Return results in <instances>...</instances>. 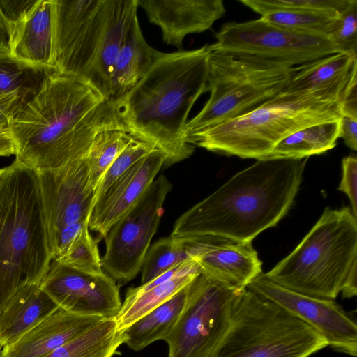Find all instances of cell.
<instances>
[{
	"mask_svg": "<svg viewBox=\"0 0 357 357\" xmlns=\"http://www.w3.org/2000/svg\"><path fill=\"white\" fill-rule=\"evenodd\" d=\"M15 159L35 171L86 157L96 136L119 128L112 103L87 82L50 72L9 123Z\"/></svg>",
	"mask_w": 357,
	"mask_h": 357,
	"instance_id": "cell-1",
	"label": "cell"
},
{
	"mask_svg": "<svg viewBox=\"0 0 357 357\" xmlns=\"http://www.w3.org/2000/svg\"><path fill=\"white\" fill-rule=\"evenodd\" d=\"M210 52V45H205L162 53L132 89L112 102L119 128L161 151L165 166L182 161L194 151L184 129L195 102L207 91Z\"/></svg>",
	"mask_w": 357,
	"mask_h": 357,
	"instance_id": "cell-2",
	"label": "cell"
},
{
	"mask_svg": "<svg viewBox=\"0 0 357 357\" xmlns=\"http://www.w3.org/2000/svg\"><path fill=\"white\" fill-rule=\"evenodd\" d=\"M307 158L260 159L238 172L176 221L171 236L252 242L291 208Z\"/></svg>",
	"mask_w": 357,
	"mask_h": 357,
	"instance_id": "cell-3",
	"label": "cell"
},
{
	"mask_svg": "<svg viewBox=\"0 0 357 357\" xmlns=\"http://www.w3.org/2000/svg\"><path fill=\"white\" fill-rule=\"evenodd\" d=\"M346 97L331 90H282L251 112L195 135L188 143L226 155L264 159L292 133L339 120Z\"/></svg>",
	"mask_w": 357,
	"mask_h": 357,
	"instance_id": "cell-4",
	"label": "cell"
},
{
	"mask_svg": "<svg viewBox=\"0 0 357 357\" xmlns=\"http://www.w3.org/2000/svg\"><path fill=\"white\" fill-rule=\"evenodd\" d=\"M52 261L36 172L15 159L0 183V312L21 287L40 284Z\"/></svg>",
	"mask_w": 357,
	"mask_h": 357,
	"instance_id": "cell-5",
	"label": "cell"
},
{
	"mask_svg": "<svg viewBox=\"0 0 357 357\" xmlns=\"http://www.w3.org/2000/svg\"><path fill=\"white\" fill-rule=\"evenodd\" d=\"M274 283L311 297L357 294V218L349 206L326 207L296 248L264 273Z\"/></svg>",
	"mask_w": 357,
	"mask_h": 357,
	"instance_id": "cell-6",
	"label": "cell"
},
{
	"mask_svg": "<svg viewBox=\"0 0 357 357\" xmlns=\"http://www.w3.org/2000/svg\"><path fill=\"white\" fill-rule=\"evenodd\" d=\"M294 67L278 60L211 50L206 83L210 97L185 125L188 143L195 135L244 115L273 98L284 89Z\"/></svg>",
	"mask_w": 357,
	"mask_h": 357,
	"instance_id": "cell-7",
	"label": "cell"
},
{
	"mask_svg": "<svg viewBox=\"0 0 357 357\" xmlns=\"http://www.w3.org/2000/svg\"><path fill=\"white\" fill-rule=\"evenodd\" d=\"M327 346L325 338L303 321L245 289L210 357H310Z\"/></svg>",
	"mask_w": 357,
	"mask_h": 357,
	"instance_id": "cell-8",
	"label": "cell"
},
{
	"mask_svg": "<svg viewBox=\"0 0 357 357\" xmlns=\"http://www.w3.org/2000/svg\"><path fill=\"white\" fill-rule=\"evenodd\" d=\"M204 273L187 285L184 308L164 340L167 357H210L229 326L241 291Z\"/></svg>",
	"mask_w": 357,
	"mask_h": 357,
	"instance_id": "cell-9",
	"label": "cell"
},
{
	"mask_svg": "<svg viewBox=\"0 0 357 357\" xmlns=\"http://www.w3.org/2000/svg\"><path fill=\"white\" fill-rule=\"evenodd\" d=\"M171 188L168 179L163 174L160 175L108 231L104 238L106 250L101 264L102 269L114 280L128 282L141 271Z\"/></svg>",
	"mask_w": 357,
	"mask_h": 357,
	"instance_id": "cell-10",
	"label": "cell"
},
{
	"mask_svg": "<svg viewBox=\"0 0 357 357\" xmlns=\"http://www.w3.org/2000/svg\"><path fill=\"white\" fill-rule=\"evenodd\" d=\"M211 50L252 55L293 66L341 52L327 36L301 34L272 24L262 17L227 22L215 33Z\"/></svg>",
	"mask_w": 357,
	"mask_h": 357,
	"instance_id": "cell-11",
	"label": "cell"
},
{
	"mask_svg": "<svg viewBox=\"0 0 357 357\" xmlns=\"http://www.w3.org/2000/svg\"><path fill=\"white\" fill-rule=\"evenodd\" d=\"M54 3L55 70L84 80L105 28L109 0H54Z\"/></svg>",
	"mask_w": 357,
	"mask_h": 357,
	"instance_id": "cell-12",
	"label": "cell"
},
{
	"mask_svg": "<svg viewBox=\"0 0 357 357\" xmlns=\"http://www.w3.org/2000/svg\"><path fill=\"white\" fill-rule=\"evenodd\" d=\"M87 155L58 168L36 171L50 250L63 229L89 221L95 190Z\"/></svg>",
	"mask_w": 357,
	"mask_h": 357,
	"instance_id": "cell-13",
	"label": "cell"
},
{
	"mask_svg": "<svg viewBox=\"0 0 357 357\" xmlns=\"http://www.w3.org/2000/svg\"><path fill=\"white\" fill-rule=\"evenodd\" d=\"M246 289L273 301L317 331L334 350L356 357V321L333 300L311 297L282 287L264 273L254 278Z\"/></svg>",
	"mask_w": 357,
	"mask_h": 357,
	"instance_id": "cell-14",
	"label": "cell"
},
{
	"mask_svg": "<svg viewBox=\"0 0 357 357\" xmlns=\"http://www.w3.org/2000/svg\"><path fill=\"white\" fill-rule=\"evenodd\" d=\"M40 287L59 307L82 316L114 318L122 304L119 287L105 272H86L54 261Z\"/></svg>",
	"mask_w": 357,
	"mask_h": 357,
	"instance_id": "cell-15",
	"label": "cell"
},
{
	"mask_svg": "<svg viewBox=\"0 0 357 357\" xmlns=\"http://www.w3.org/2000/svg\"><path fill=\"white\" fill-rule=\"evenodd\" d=\"M201 272L238 289L262 273L252 242H236L214 236L181 238Z\"/></svg>",
	"mask_w": 357,
	"mask_h": 357,
	"instance_id": "cell-16",
	"label": "cell"
},
{
	"mask_svg": "<svg viewBox=\"0 0 357 357\" xmlns=\"http://www.w3.org/2000/svg\"><path fill=\"white\" fill-rule=\"evenodd\" d=\"M165 156L155 150L135 163L98 196L89 217V228L105 238L109 229L144 195L165 166Z\"/></svg>",
	"mask_w": 357,
	"mask_h": 357,
	"instance_id": "cell-17",
	"label": "cell"
},
{
	"mask_svg": "<svg viewBox=\"0 0 357 357\" xmlns=\"http://www.w3.org/2000/svg\"><path fill=\"white\" fill-rule=\"evenodd\" d=\"M163 41L181 49L184 38L210 29L226 12L222 0H137Z\"/></svg>",
	"mask_w": 357,
	"mask_h": 357,
	"instance_id": "cell-18",
	"label": "cell"
},
{
	"mask_svg": "<svg viewBox=\"0 0 357 357\" xmlns=\"http://www.w3.org/2000/svg\"><path fill=\"white\" fill-rule=\"evenodd\" d=\"M54 7V0H36L11 24L12 57L33 66L55 70Z\"/></svg>",
	"mask_w": 357,
	"mask_h": 357,
	"instance_id": "cell-19",
	"label": "cell"
},
{
	"mask_svg": "<svg viewBox=\"0 0 357 357\" xmlns=\"http://www.w3.org/2000/svg\"><path fill=\"white\" fill-rule=\"evenodd\" d=\"M102 319L59 307L16 342L1 349V357H45Z\"/></svg>",
	"mask_w": 357,
	"mask_h": 357,
	"instance_id": "cell-20",
	"label": "cell"
},
{
	"mask_svg": "<svg viewBox=\"0 0 357 357\" xmlns=\"http://www.w3.org/2000/svg\"><path fill=\"white\" fill-rule=\"evenodd\" d=\"M137 0H109L105 28L84 80L109 100L114 66L127 31L135 15Z\"/></svg>",
	"mask_w": 357,
	"mask_h": 357,
	"instance_id": "cell-21",
	"label": "cell"
},
{
	"mask_svg": "<svg viewBox=\"0 0 357 357\" xmlns=\"http://www.w3.org/2000/svg\"><path fill=\"white\" fill-rule=\"evenodd\" d=\"M357 54L337 52L294 66L283 90L357 91Z\"/></svg>",
	"mask_w": 357,
	"mask_h": 357,
	"instance_id": "cell-22",
	"label": "cell"
},
{
	"mask_svg": "<svg viewBox=\"0 0 357 357\" xmlns=\"http://www.w3.org/2000/svg\"><path fill=\"white\" fill-rule=\"evenodd\" d=\"M59 307L40 284L21 287L0 312V349L16 342Z\"/></svg>",
	"mask_w": 357,
	"mask_h": 357,
	"instance_id": "cell-23",
	"label": "cell"
},
{
	"mask_svg": "<svg viewBox=\"0 0 357 357\" xmlns=\"http://www.w3.org/2000/svg\"><path fill=\"white\" fill-rule=\"evenodd\" d=\"M162 53L146 43L137 14L135 15L114 66L107 101L115 102L126 94L146 75Z\"/></svg>",
	"mask_w": 357,
	"mask_h": 357,
	"instance_id": "cell-24",
	"label": "cell"
},
{
	"mask_svg": "<svg viewBox=\"0 0 357 357\" xmlns=\"http://www.w3.org/2000/svg\"><path fill=\"white\" fill-rule=\"evenodd\" d=\"M201 269L193 259L172 278L153 286L140 284L127 289L124 301L115 317L117 328L123 331L135 321L174 296L188 285Z\"/></svg>",
	"mask_w": 357,
	"mask_h": 357,
	"instance_id": "cell-25",
	"label": "cell"
},
{
	"mask_svg": "<svg viewBox=\"0 0 357 357\" xmlns=\"http://www.w3.org/2000/svg\"><path fill=\"white\" fill-rule=\"evenodd\" d=\"M186 297L187 285L124 329L123 344L138 351L157 340H164L177 322Z\"/></svg>",
	"mask_w": 357,
	"mask_h": 357,
	"instance_id": "cell-26",
	"label": "cell"
},
{
	"mask_svg": "<svg viewBox=\"0 0 357 357\" xmlns=\"http://www.w3.org/2000/svg\"><path fill=\"white\" fill-rule=\"evenodd\" d=\"M340 119L311 125L292 133L278 143L264 159L306 158L333 149L340 138Z\"/></svg>",
	"mask_w": 357,
	"mask_h": 357,
	"instance_id": "cell-27",
	"label": "cell"
},
{
	"mask_svg": "<svg viewBox=\"0 0 357 357\" xmlns=\"http://www.w3.org/2000/svg\"><path fill=\"white\" fill-rule=\"evenodd\" d=\"M122 344L115 317L103 319L45 357H112Z\"/></svg>",
	"mask_w": 357,
	"mask_h": 357,
	"instance_id": "cell-28",
	"label": "cell"
},
{
	"mask_svg": "<svg viewBox=\"0 0 357 357\" xmlns=\"http://www.w3.org/2000/svg\"><path fill=\"white\" fill-rule=\"evenodd\" d=\"M54 69L33 66L10 54L0 55V96L17 93L31 98Z\"/></svg>",
	"mask_w": 357,
	"mask_h": 357,
	"instance_id": "cell-29",
	"label": "cell"
},
{
	"mask_svg": "<svg viewBox=\"0 0 357 357\" xmlns=\"http://www.w3.org/2000/svg\"><path fill=\"white\" fill-rule=\"evenodd\" d=\"M191 259L192 256L181 238L170 235L159 239L149 248L144 258L141 267V284Z\"/></svg>",
	"mask_w": 357,
	"mask_h": 357,
	"instance_id": "cell-30",
	"label": "cell"
},
{
	"mask_svg": "<svg viewBox=\"0 0 357 357\" xmlns=\"http://www.w3.org/2000/svg\"><path fill=\"white\" fill-rule=\"evenodd\" d=\"M130 139L126 132L117 128L105 129L96 136L87 155L90 184L94 190L107 169Z\"/></svg>",
	"mask_w": 357,
	"mask_h": 357,
	"instance_id": "cell-31",
	"label": "cell"
},
{
	"mask_svg": "<svg viewBox=\"0 0 357 357\" xmlns=\"http://www.w3.org/2000/svg\"><path fill=\"white\" fill-rule=\"evenodd\" d=\"M261 17L288 31L305 35L327 37L337 18L286 9L271 10L263 14Z\"/></svg>",
	"mask_w": 357,
	"mask_h": 357,
	"instance_id": "cell-32",
	"label": "cell"
},
{
	"mask_svg": "<svg viewBox=\"0 0 357 357\" xmlns=\"http://www.w3.org/2000/svg\"><path fill=\"white\" fill-rule=\"evenodd\" d=\"M353 0H239L261 16L275 9L294 10L337 17Z\"/></svg>",
	"mask_w": 357,
	"mask_h": 357,
	"instance_id": "cell-33",
	"label": "cell"
},
{
	"mask_svg": "<svg viewBox=\"0 0 357 357\" xmlns=\"http://www.w3.org/2000/svg\"><path fill=\"white\" fill-rule=\"evenodd\" d=\"M83 228L73 238L64 253L56 260L58 263L86 272L103 273L97 241Z\"/></svg>",
	"mask_w": 357,
	"mask_h": 357,
	"instance_id": "cell-34",
	"label": "cell"
},
{
	"mask_svg": "<svg viewBox=\"0 0 357 357\" xmlns=\"http://www.w3.org/2000/svg\"><path fill=\"white\" fill-rule=\"evenodd\" d=\"M155 150L149 144L131 138L127 146L107 169L97 185L95 190V199L135 163Z\"/></svg>",
	"mask_w": 357,
	"mask_h": 357,
	"instance_id": "cell-35",
	"label": "cell"
},
{
	"mask_svg": "<svg viewBox=\"0 0 357 357\" xmlns=\"http://www.w3.org/2000/svg\"><path fill=\"white\" fill-rule=\"evenodd\" d=\"M328 37L341 52L357 54V0L335 19Z\"/></svg>",
	"mask_w": 357,
	"mask_h": 357,
	"instance_id": "cell-36",
	"label": "cell"
},
{
	"mask_svg": "<svg viewBox=\"0 0 357 357\" xmlns=\"http://www.w3.org/2000/svg\"><path fill=\"white\" fill-rule=\"evenodd\" d=\"M342 176L337 190L344 192L351 204V211L357 218V158L349 155L342 159Z\"/></svg>",
	"mask_w": 357,
	"mask_h": 357,
	"instance_id": "cell-37",
	"label": "cell"
},
{
	"mask_svg": "<svg viewBox=\"0 0 357 357\" xmlns=\"http://www.w3.org/2000/svg\"><path fill=\"white\" fill-rule=\"evenodd\" d=\"M29 99L17 93L0 96V125H9Z\"/></svg>",
	"mask_w": 357,
	"mask_h": 357,
	"instance_id": "cell-38",
	"label": "cell"
},
{
	"mask_svg": "<svg viewBox=\"0 0 357 357\" xmlns=\"http://www.w3.org/2000/svg\"><path fill=\"white\" fill-rule=\"evenodd\" d=\"M36 0H0V10L10 26Z\"/></svg>",
	"mask_w": 357,
	"mask_h": 357,
	"instance_id": "cell-39",
	"label": "cell"
},
{
	"mask_svg": "<svg viewBox=\"0 0 357 357\" xmlns=\"http://www.w3.org/2000/svg\"><path fill=\"white\" fill-rule=\"evenodd\" d=\"M340 137L353 151L357 150V119L342 115L340 119Z\"/></svg>",
	"mask_w": 357,
	"mask_h": 357,
	"instance_id": "cell-40",
	"label": "cell"
},
{
	"mask_svg": "<svg viewBox=\"0 0 357 357\" xmlns=\"http://www.w3.org/2000/svg\"><path fill=\"white\" fill-rule=\"evenodd\" d=\"M15 155V145L9 125H0V157Z\"/></svg>",
	"mask_w": 357,
	"mask_h": 357,
	"instance_id": "cell-41",
	"label": "cell"
},
{
	"mask_svg": "<svg viewBox=\"0 0 357 357\" xmlns=\"http://www.w3.org/2000/svg\"><path fill=\"white\" fill-rule=\"evenodd\" d=\"M11 26L0 10V55L10 54Z\"/></svg>",
	"mask_w": 357,
	"mask_h": 357,
	"instance_id": "cell-42",
	"label": "cell"
},
{
	"mask_svg": "<svg viewBox=\"0 0 357 357\" xmlns=\"http://www.w3.org/2000/svg\"><path fill=\"white\" fill-rule=\"evenodd\" d=\"M6 171V167L0 169V183H1L2 178L5 174Z\"/></svg>",
	"mask_w": 357,
	"mask_h": 357,
	"instance_id": "cell-43",
	"label": "cell"
},
{
	"mask_svg": "<svg viewBox=\"0 0 357 357\" xmlns=\"http://www.w3.org/2000/svg\"><path fill=\"white\" fill-rule=\"evenodd\" d=\"M1 349H0V357H1Z\"/></svg>",
	"mask_w": 357,
	"mask_h": 357,
	"instance_id": "cell-44",
	"label": "cell"
}]
</instances>
